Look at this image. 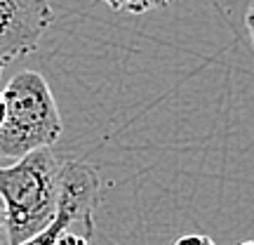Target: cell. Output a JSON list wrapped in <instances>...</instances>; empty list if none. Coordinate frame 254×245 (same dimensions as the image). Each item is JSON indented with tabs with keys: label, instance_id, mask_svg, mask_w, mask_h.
Here are the masks:
<instances>
[{
	"label": "cell",
	"instance_id": "1",
	"mask_svg": "<svg viewBox=\"0 0 254 245\" xmlns=\"http://www.w3.org/2000/svg\"><path fill=\"white\" fill-rule=\"evenodd\" d=\"M59 161L52 146L21 156L0 167V198L7 215L9 245L31 243L50 227L59 196Z\"/></svg>",
	"mask_w": 254,
	"mask_h": 245
},
{
	"label": "cell",
	"instance_id": "2",
	"mask_svg": "<svg viewBox=\"0 0 254 245\" xmlns=\"http://www.w3.org/2000/svg\"><path fill=\"white\" fill-rule=\"evenodd\" d=\"M5 94V120L0 125V158L17 161L40 146H55L62 137V116L55 94L38 71H19Z\"/></svg>",
	"mask_w": 254,
	"mask_h": 245
},
{
	"label": "cell",
	"instance_id": "3",
	"mask_svg": "<svg viewBox=\"0 0 254 245\" xmlns=\"http://www.w3.org/2000/svg\"><path fill=\"white\" fill-rule=\"evenodd\" d=\"M99 174L87 163L64 161L59 165V196L55 217L31 243L85 245L94 236V208L99 200Z\"/></svg>",
	"mask_w": 254,
	"mask_h": 245
},
{
	"label": "cell",
	"instance_id": "4",
	"mask_svg": "<svg viewBox=\"0 0 254 245\" xmlns=\"http://www.w3.org/2000/svg\"><path fill=\"white\" fill-rule=\"evenodd\" d=\"M52 21L50 0H0V62L33 52Z\"/></svg>",
	"mask_w": 254,
	"mask_h": 245
},
{
	"label": "cell",
	"instance_id": "5",
	"mask_svg": "<svg viewBox=\"0 0 254 245\" xmlns=\"http://www.w3.org/2000/svg\"><path fill=\"white\" fill-rule=\"evenodd\" d=\"M106 2L111 9H118V12H129V14H144L151 9L165 7L170 5L172 0H101Z\"/></svg>",
	"mask_w": 254,
	"mask_h": 245
},
{
	"label": "cell",
	"instance_id": "6",
	"mask_svg": "<svg viewBox=\"0 0 254 245\" xmlns=\"http://www.w3.org/2000/svg\"><path fill=\"white\" fill-rule=\"evenodd\" d=\"M0 245H9L7 215H5V205H2V198H0Z\"/></svg>",
	"mask_w": 254,
	"mask_h": 245
},
{
	"label": "cell",
	"instance_id": "7",
	"mask_svg": "<svg viewBox=\"0 0 254 245\" xmlns=\"http://www.w3.org/2000/svg\"><path fill=\"white\" fill-rule=\"evenodd\" d=\"M245 24H247V31H250V40H252V47H254V0H252V5H250V9H247Z\"/></svg>",
	"mask_w": 254,
	"mask_h": 245
},
{
	"label": "cell",
	"instance_id": "8",
	"mask_svg": "<svg viewBox=\"0 0 254 245\" xmlns=\"http://www.w3.org/2000/svg\"><path fill=\"white\" fill-rule=\"evenodd\" d=\"M193 241H195V243H212V238L209 236H184V238H179V241H177V243L179 245H184V243H193Z\"/></svg>",
	"mask_w": 254,
	"mask_h": 245
},
{
	"label": "cell",
	"instance_id": "9",
	"mask_svg": "<svg viewBox=\"0 0 254 245\" xmlns=\"http://www.w3.org/2000/svg\"><path fill=\"white\" fill-rule=\"evenodd\" d=\"M5 111H7V106H5V94L0 92V125H2V120H5Z\"/></svg>",
	"mask_w": 254,
	"mask_h": 245
}]
</instances>
